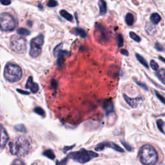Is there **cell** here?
<instances>
[{"label": "cell", "mask_w": 165, "mask_h": 165, "mask_svg": "<svg viewBox=\"0 0 165 165\" xmlns=\"http://www.w3.org/2000/svg\"><path fill=\"white\" fill-rule=\"evenodd\" d=\"M155 95H156V96H157V98L161 101V102L163 103V104L165 105V97H163V96H161V95L156 90H155Z\"/></svg>", "instance_id": "obj_33"}, {"label": "cell", "mask_w": 165, "mask_h": 165, "mask_svg": "<svg viewBox=\"0 0 165 165\" xmlns=\"http://www.w3.org/2000/svg\"><path fill=\"white\" fill-rule=\"evenodd\" d=\"M136 58L138 59V60L139 61V62H140L141 64H142V65H143L144 67H146L147 68H149L147 60H145V59L142 57V55H141L140 54H136Z\"/></svg>", "instance_id": "obj_22"}, {"label": "cell", "mask_w": 165, "mask_h": 165, "mask_svg": "<svg viewBox=\"0 0 165 165\" xmlns=\"http://www.w3.org/2000/svg\"><path fill=\"white\" fill-rule=\"evenodd\" d=\"M157 127L159 128V130H160L162 133L164 134V129H163L164 126V121H163V120L158 119L157 121Z\"/></svg>", "instance_id": "obj_29"}, {"label": "cell", "mask_w": 165, "mask_h": 165, "mask_svg": "<svg viewBox=\"0 0 165 165\" xmlns=\"http://www.w3.org/2000/svg\"><path fill=\"white\" fill-rule=\"evenodd\" d=\"M117 43L118 47H122L124 45V40L123 37L121 34H117Z\"/></svg>", "instance_id": "obj_25"}, {"label": "cell", "mask_w": 165, "mask_h": 165, "mask_svg": "<svg viewBox=\"0 0 165 165\" xmlns=\"http://www.w3.org/2000/svg\"><path fill=\"white\" fill-rule=\"evenodd\" d=\"M63 45V44L62 43L58 45L54 48V51H53L54 52V56L57 57L58 58L57 62L59 66H61L63 62L64 58H65L66 54H68V51H67V50L62 49Z\"/></svg>", "instance_id": "obj_10"}, {"label": "cell", "mask_w": 165, "mask_h": 165, "mask_svg": "<svg viewBox=\"0 0 165 165\" xmlns=\"http://www.w3.org/2000/svg\"><path fill=\"white\" fill-rule=\"evenodd\" d=\"M17 90H18V92H19V93H21V94H29V92L23 91V90H20V89H17Z\"/></svg>", "instance_id": "obj_41"}, {"label": "cell", "mask_w": 165, "mask_h": 165, "mask_svg": "<svg viewBox=\"0 0 165 165\" xmlns=\"http://www.w3.org/2000/svg\"><path fill=\"white\" fill-rule=\"evenodd\" d=\"M139 157L141 163L144 165H155L158 161V155L155 149L149 144L141 148Z\"/></svg>", "instance_id": "obj_2"}, {"label": "cell", "mask_w": 165, "mask_h": 165, "mask_svg": "<svg viewBox=\"0 0 165 165\" xmlns=\"http://www.w3.org/2000/svg\"><path fill=\"white\" fill-rule=\"evenodd\" d=\"M150 66L153 71H159V65L157 63V62H155V61L154 60H151L150 61Z\"/></svg>", "instance_id": "obj_31"}, {"label": "cell", "mask_w": 165, "mask_h": 165, "mask_svg": "<svg viewBox=\"0 0 165 165\" xmlns=\"http://www.w3.org/2000/svg\"><path fill=\"white\" fill-rule=\"evenodd\" d=\"M156 76L158 77V79L161 81L165 85V69L161 68L156 72Z\"/></svg>", "instance_id": "obj_18"}, {"label": "cell", "mask_w": 165, "mask_h": 165, "mask_svg": "<svg viewBox=\"0 0 165 165\" xmlns=\"http://www.w3.org/2000/svg\"><path fill=\"white\" fill-rule=\"evenodd\" d=\"M161 20V17L157 13H153L150 16V21L153 25H157Z\"/></svg>", "instance_id": "obj_19"}, {"label": "cell", "mask_w": 165, "mask_h": 165, "mask_svg": "<svg viewBox=\"0 0 165 165\" xmlns=\"http://www.w3.org/2000/svg\"><path fill=\"white\" fill-rule=\"evenodd\" d=\"M98 154L96 152L88 151L85 149H81L77 152H74L70 153L68 157L73 160L79 162L80 163H86L90 161L93 158L97 157Z\"/></svg>", "instance_id": "obj_4"}, {"label": "cell", "mask_w": 165, "mask_h": 165, "mask_svg": "<svg viewBox=\"0 0 165 165\" xmlns=\"http://www.w3.org/2000/svg\"><path fill=\"white\" fill-rule=\"evenodd\" d=\"M44 43V36L40 34L30 41V49L29 54L31 57L36 58L41 54L42 46Z\"/></svg>", "instance_id": "obj_7"}, {"label": "cell", "mask_w": 165, "mask_h": 165, "mask_svg": "<svg viewBox=\"0 0 165 165\" xmlns=\"http://www.w3.org/2000/svg\"><path fill=\"white\" fill-rule=\"evenodd\" d=\"M10 47L17 54H23L27 50V41L21 36L13 35L10 39Z\"/></svg>", "instance_id": "obj_5"}, {"label": "cell", "mask_w": 165, "mask_h": 165, "mask_svg": "<svg viewBox=\"0 0 165 165\" xmlns=\"http://www.w3.org/2000/svg\"><path fill=\"white\" fill-rule=\"evenodd\" d=\"M12 165H25V164L23 161L19 160V159H16V161H14Z\"/></svg>", "instance_id": "obj_39"}, {"label": "cell", "mask_w": 165, "mask_h": 165, "mask_svg": "<svg viewBox=\"0 0 165 165\" xmlns=\"http://www.w3.org/2000/svg\"><path fill=\"white\" fill-rule=\"evenodd\" d=\"M95 37L99 42H106L108 40V32L102 25L97 23L95 29Z\"/></svg>", "instance_id": "obj_8"}, {"label": "cell", "mask_w": 165, "mask_h": 165, "mask_svg": "<svg viewBox=\"0 0 165 165\" xmlns=\"http://www.w3.org/2000/svg\"><path fill=\"white\" fill-rule=\"evenodd\" d=\"M155 1H156V0H155Z\"/></svg>", "instance_id": "obj_45"}, {"label": "cell", "mask_w": 165, "mask_h": 165, "mask_svg": "<svg viewBox=\"0 0 165 165\" xmlns=\"http://www.w3.org/2000/svg\"><path fill=\"white\" fill-rule=\"evenodd\" d=\"M125 21L128 26H132L134 23V17L132 14L127 13L125 16Z\"/></svg>", "instance_id": "obj_20"}, {"label": "cell", "mask_w": 165, "mask_h": 165, "mask_svg": "<svg viewBox=\"0 0 165 165\" xmlns=\"http://www.w3.org/2000/svg\"><path fill=\"white\" fill-rule=\"evenodd\" d=\"M1 147L3 148L5 144H6L7 142L8 139V136L6 132V131L3 128V127H1Z\"/></svg>", "instance_id": "obj_16"}, {"label": "cell", "mask_w": 165, "mask_h": 165, "mask_svg": "<svg viewBox=\"0 0 165 165\" xmlns=\"http://www.w3.org/2000/svg\"><path fill=\"white\" fill-rule=\"evenodd\" d=\"M159 60H160L161 61H163V63H165V58H164L163 57L161 56V55H159Z\"/></svg>", "instance_id": "obj_43"}, {"label": "cell", "mask_w": 165, "mask_h": 165, "mask_svg": "<svg viewBox=\"0 0 165 165\" xmlns=\"http://www.w3.org/2000/svg\"><path fill=\"white\" fill-rule=\"evenodd\" d=\"M9 150L11 154L23 157L26 155L31 148V139L27 136H18L9 143Z\"/></svg>", "instance_id": "obj_1"}, {"label": "cell", "mask_w": 165, "mask_h": 165, "mask_svg": "<svg viewBox=\"0 0 165 165\" xmlns=\"http://www.w3.org/2000/svg\"><path fill=\"white\" fill-rule=\"evenodd\" d=\"M107 148L112 149L119 152H124V150L122 148L118 146L115 142L111 141H104L101 142V143L97 145L96 147L95 148V150H96V151H97V152H100V151L105 150Z\"/></svg>", "instance_id": "obj_9"}, {"label": "cell", "mask_w": 165, "mask_h": 165, "mask_svg": "<svg viewBox=\"0 0 165 165\" xmlns=\"http://www.w3.org/2000/svg\"><path fill=\"white\" fill-rule=\"evenodd\" d=\"M21 67L14 63H7L4 69V77L8 81L14 83L18 81L22 77Z\"/></svg>", "instance_id": "obj_3"}, {"label": "cell", "mask_w": 165, "mask_h": 165, "mask_svg": "<svg viewBox=\"0 0 165 165\" xmlns=\"http://www.w3.org/2000/svg\"><path fill=\"white\" fill-rule=\"evenodd\" d=\"M50 85L52 86V88H53L54 90H56L58 83L57 81L55 79H51V81H50Z\"/></svg>", "instance_id": "obj_37"}, {"label": "cell", "mask_w": 165, "mask_h": 165, "mask_svg": "<svg viewBox=\"0 0 165 165\" xmlns=\"http://www.w3.org/2000/svg\"><path fill=\"white\" fill-rule=\"evenodd\" d=\"M11 0H1V3L3 5H5V6H8L11 4Z\"/></svg>", "instance_id": "obj_38"}, {"label": "cell", "mask_w": 165, "mask_h": 165, "mask_svg": "<svg viewBox=\"0 0 165 165\" xmlns=\"http://www.w3.org/2000/svg\"><path fill=\"white\" fill-rule=\"evenodd\" d=\"M98 5L99 8V14L105 15L107 11V5L105 0H99Z\"/></svg>", "instance_id": "obj_14"}, {"label": "cell", "mask_w": 165, "mask_h": 165, "mask_svg": "<svg viewBox=\"0 0 165 165\" xmlns=\"http://www.w3.org/2000/svg\"><path fill=\"white\" fill-rule=\"evenodd\" d=\"M25 88L27 89H30L32 93L36 94L37 93L39 90V86L36 83L34 82L32 77L30 76L28 78V80L27 81V84L25 85Z\"/></svg>", "instance_id": "obj_11"}, {"label": "cell", "mask_w": 165, "mask_h": 165, "mask_svg": "<svg viewBox=\"0 0 165 165\" xmlns=\"http://www.w3.org/2000/svg\"><path fill=\"white\" fill-rule=\"evenodd\" d=\"M32 165H42V164L40 163H34Z\"/></svg>", "instance_id": "obj_44"}, {"label": "cell", "mask_w": 165, "mask_h": 165, "mask_svg": "<svg viewBox=\"0 0 165 165\" xmlns=\"http://www.w3.org/2000/svg\"><path fill=\"white\" fill-rule=\"evenodd\" d=\"M34 112L38 114V115H40L41 116H43L44 117L45 116V111L43 108H41L40 107H36L34 109Z\"/></svg>", "instance_id": "obj_27"}, {"label": "cell", "mask_w": 165, "mask_h": 165, "mask_svg": "<svg viewBox=\"0 0 165 165\" xmlns=\"http://www.w3.org/2000/svg\"><path fill=\"white\" fill-rule=\"evenodd\" d=\"M58 3L57 1H55V0H49L47 3V7H52V8L55 7L56 6H58Z\"/></svg>", "instance_id": "obj_30"}, {"label": "cell", "mask_w": 165, "mask_h": 165, "mask_svg": "<svg viewBox=\"0 0 165 165\" xmlns=\"http://www.w3.org/2000/svg\"><path fill=\"white\" fill-rule=\"evenodd\" d=\"M121 143L123 145L124 147H125V149H127L128 151H130V152H132L133 150V148L130 146V145L128 144L127 142H125V141H121Z\"/></svg>", "instance_id": "obj_35"}, {"label": "cell", "mask_w": 165, "mask_h": 165, "mask_svg": "<svg viewBox=\"0 0 165 165\" xmlns=\"http://www.w3.org/2000/svg\"><path fill=\"white\" fill-rule=\"evenodd\" d=\"M68 159L69 157L67 156V157H66L65 159H62V160H61L60 161H57L56 165H66L67 161H68Z\"/></svg>", "instance_id": "obj_34"}, {"label": "cell", "mask_w": 165, "mask_h": 165, "mask_svg": "<svg viewBox=\"0 0 165 165\" xmlns=\"http://www.w3.org/2000/svg\"><path fill=\"white\" fill-rule=\"evenodd\" d=\"M121 53L122 54L126 55V56H128V52L126 49H121Z\"/></svg>", "instance_id": "obj_40"}, {"label": "cell", "mask_w": 165, "mask_h": 165, "mask_svg": "<svg viewBox=\"0 0 165 165\" xmlns=\"http://www.w3.org/2000/svg\"><path fill=\"white\" fill-rule=\"evenodd\" d=\"M136 83L138 84V85L139 86H141V87H142L143 89H144L145 90H148V87H147V86L145 85L144 83H142V82H140V81H136Z\"/></svg>", "instance_id": "obj_36"}, {"label": "cell", "mask_w": 165, "mask_h": 165, "mask_svg": "<svg viewBox=\"0 0 165 165\" xmlns=\"http://www.w3.org/2000/svg\"><path fill=\"white\" fill-rule=\"evenodd\" d=\"M0 26H1V30L2 31H12L16 27L14 18L8 13H1L0 15Z\"/></svg>", "instance_id": "obj_6"}, {"label": "cell", "mask_w": 165, "mask_h": 165, "mask_svg": "<svg viewBox=\"0 0 165 165\" xmlns=\"http://www.w3.org/2000/svg\"><path fill=\"white\" fill-rule=\"evenodd\" d=\"M123 97L125 98V101L132 108H136L138 107V105L139 104V103H141L142 101V99L141 97H138V98H131V97H128L126 94H123Z\"/></svg>", "instance_id": "obj_12"}, {"label": "cell", "mask_w": 165, "mask_h": 165, "mask_svg": "<svg viewBox=\"0 0 165 165\" xmlns=\"http://www.w3.org/2000/svg\"><path fill=\"white\" fill-rule=\"evenodd\" d=\"M74 146H71V147H65V149H64V152H65V153H66V150L68 151V150H71V149H72V148H73V147Z\"/></svg>", "instance_id": "obj_42"}, {"label": "cell", "mask_w": 165, "mask_h": 165, "mask_svg": "<svg viewBox=\"0 0 165 165\" xmlns=\"http://www.w3.org/2000/svg\"><path fill=\"white\" fill-rule=\"evenodd\" d=\"M145 30H146V32L148 34L151 36H154L156 34V32H157L156 28L152 24H150V23H146V25H145Z\"/></svg>", "instance_id": "obj_15"}, {"label": "cell", "mask_w": 165, "mask_h": 165, "mask_svg": "<svg viewBox=\"0 0 165 165\" xmlns=\"http://www.w3.org/2000/svg\"><path fill=\"white\" fill-rule=\"evenodd\" d=\"M17 33L22 36H28L30 34V32L29 30L27 29H25V28H19L17 30Z\"/></svg>", "instance_id": "obj_23"}, {"label": "cell", "mask_w": 165, "mask_h": 165, "mask_svg": "<svg viewBox=\"0 0 165 165\" xmlns=\"http://www.w3.org/2000/svg\"><path fill=\"white\" fill-rule=\"evenodd\" d=\"M155 48L156 50H157V51H159V52H163L164 50V49L163 47V45L159 43H158V42H156V43H155Z\"/></svg>", "instance_id": "obj_32"}, {"label": "cell", "mask_w": 165, "mask_h": 165, "mask_svg": "<svg viewBox=\"0 0 165 165\" xmlns=\"http://www.w3.org/2000/svg\"><path fill=\"white\" fill-rule=\"evenodd\" d=\"M14 129L19 132H23V133H26L27 132V128H25V125H17L15 126Z\"/></svg>", "instance_id": "obj_26"}, {"label": "cell", "mask_w": 165, "mask_h": 165, "mask_svg": "<svg viewBox=\"0 0 165 165\" xmlns=\"http://www.w3.org/2000/svg\"><path fill=\"white\" fill-rule=\"evenodd\" d=\"M103 107L104 108L107 114H109L114 112V105L110 100L106 99L103 102Z\"/></svg>", "instance_id": "obj_13"}, {"label": "cell", "mask_w": 165, "mask_h": 165, "mask_svg": "<svg viewBox=\"0 0 165 165\" xmlns=\"http://www.w3.org/2000/svg\"><path fill=\"white\" fill-rule=\"evenodd\" d=\"M60 14L61 17H63V18L66 19L67 21H72V20H73V16H72L71 14H70L65 10H61L60 11Z\"/></svg>", "instance_id": "obj_17"}, {"label": "cell", "mask_w": 165, "mask_h": 165, "mask_svg": "<svg viewBox=\"0 0 165 165\" xmlns=\"http://www.w3.org/2000/svg\"><path fill=\"white\" fill-rule=\"evenodd\" d=\"M74 32L77 35L79 36L81 38H85L86 36H87V34L84 30L83 29H81V28H75L74 30Z\"/></svg>", "instance_id": "obj_21"}, {"label": "cell", "mask_w": 165, "mask_h": 165, "mask_svg": "<svg viewBox=\"0 0 165 165\" xmlns=\"http://www.w3.org/2000/svg\"><path fill=\"white\" fill-rule=\"evenodd\" d=\"M129 34H130V38L132 39L133 40H134L136 42H140L141 40V38L139 37V36L137 34H136L135 32H130L129 33Z\"/></svg>", "instance_id": "obj_28"}, {"label": "cell", "mask_w": 165, "mask_h": 165, "mask_svg": "<svg viewBox=\"0 0 165 165\" xmlns=\"http://www.w3.org/2000/svg\"><path fill=\"white\" fill-rule=\"evenodd\" d=\"M43 154V155L46 156V157L49 158L50 159H54L55 157V155L54 154V152L51 150H47L45 151H44Z\"/></svg>", "instance_id": "obj_24"}]
</instances>
